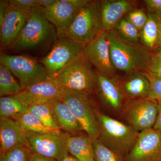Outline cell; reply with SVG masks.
<instances>
[{"instance_id": "obj_1", "label": "cell", "mask_w": 161, "mask_h": 161, "mask_svg": "<svg viewBox=\"0 0 161 161\" xmlns=\"http://www.w3.org/2000/svg\"><path fill=\"white\" fill-rule=\"evenodd\" d=\"M108 32L112 63L116 69L129 75L133 72H147L152 53L142 45L124 39L115 29Z\"/></svg>"}, {"instance_id": "obj_2", "label": "cell", "mask_w": 161, "mask_h": 161, "mask_svg": "<svg viewBox=\"0 0 161 161\" xmlns=\"http://www.w3.org/2000/svg\"><path fill=\"white\" fill-rule=\"evenodd\" d=\"M98 73L92 68L84 52L53 76L62 90L94 94Z\"/></svg>"}, {"instance_id": "obj_3", "label": "cell", "mask_w": 161, "mask_h": 161, "mask_svg": "<svg viewBox=\"0 0 161 161\" xmlns=\"http://www.w3.org/2000/svg\"><path fill=\"white\" fill-rule=\"evenodd\" d=\"M97 115L100 129L98 139L125 158L135 144L139 133L129 125L98 111Z\"/></svg>"}, {"instance_id": "obj_4", "label": "cell", "mask_w": 161, "mask_h": 161, "mask_svg": "<svg viewBox=\"0 0 161 161\" xmlns=\"http://www.w3.org/2000/svg\"><path fill=\"white\" fill-rule=\"evenodd\" d=\"M103 31L100 1H90L78 12L64 36L85 47Z\"/></svg>"}, {"instance_id": "obj_5", "label": "cell", "mask_w": 161, "mask_h": 161, "mask_svg": "<svg viewBox=\"0 0 161 161\" xmlns=\"http://www.w3.org/2000/svg\"><path fill=\"white\" fill-rule=\"evenodd\" d=\"M87 92L61 89L60 99L71 110L83 128L84 132L93 140L98 139L100 129L97 112L94 108L92 95Z\"/></svg>"}, {"instance_id": "obj_6", "label": "cell", "mask_w": 161, "mask_h": 161, "mask_svg": "<svg viewBox=\"0 0 161 161\" xmlns=\"http://www.w3.org/2000/svg\"><path fill=\"white\" fill-rule=\"evenodd\" d=\"M44 8L39 7L31 12L30 16L14 47L31 49L44 45L58 38L53 25L44 15Z\"/></svg>"}, {"instance_id": "obj_7", "label": "cell", "mask_w": 161, "mask_h": 161, "mask_svg": "<svg viewBox=\"0 0 161 161\" xmlns=\"http://www.w3.org/2000/svg\"><path fill=\"white\" fill-rule=\"evenodd\" d=\"M0 62L19 79L23 90L53 77L42 64L28 56L1 54Z\"/></svg>"}, {"instance_id": "obj_8", "label": "cell", "mask_w": 161, "mask_h": 161, "mask_svg": "<svg viewBox=\"0 0 161 161\" xmlns=\"http://www.w3.org/2000/svg\"><path fill=\"white\" fill-rule=\"evenodd\" d=\"M25 134L33 152L57 161H61L69 154L68 142L70 135L62 130Z\"/></svg>"}, {"instance_id": "obj_9", "label": "cell", "mask_w": 161, "mask_h": 161, "mask_svg": "<svg viewBox=\"0 0 161 161\" xmlns=\"http://www.w3.org/2000/svg\"><path fill=\"white\" fill-rule=\"evenodd\" d=\"M123 111L129 125L140 133L153 128L158 112V102L148 98L129 101Z\"/></svg>"}, {"instance_id": "obj_10", "label": "cell", "mask_w": 161, "mask_h": 161, "mask_svg": "<svg viewBox=\"0 0 161 161\" xmlns=\"http://www.w3.org/2000/svg\"><path fill=\"white\" fill-rule=\"evenodd\" d=\"M84 47L66 36L55 41L51 50L41 63L52 76L84 52Z\"/></svg>"}, {"instance_id": "obj_11", "label": "cell", "mask_w": 161, "mask_h": 161, "mask_svg": "<svg viewBox=\"0 0 161 161\" xmlns=\"http://www.w3.org/2000/svg\"><path fill=\"white\" fill-rule=\"evenodd\" d=\"M84 53L98 74L108 77L117 76L112 63L111 49L107 31H103L84 48Z\"/></svg>"}, {"instance_id": "obj_12", "label": "cell", "mask_w": 161, "mask_h": 161, "mask_svg": "<svg viewBox=\"0 0 161 161\" xmlns=\"http://www.w3.org/2000/svg\"><path fill=\"white\" fill-rule=\"evenodd\" d=\"M125 161H161V133L153 128L139 133Z\"/></svg>"}, {"instance_id": "obj_13", "label": "cell", "mask_w": 161, "mask_h": 161, "mask_svg": "<svg viewBox=\"0 0 161 161\" xmlns=\"http://www.w3.org/2000/svg\"><path fill=\"white\" fill-rule=\"evenodd\" d=\"M30 15L31 12L24 11L9 3L3 23L0 25L3 48L14 47Z\"/></svg>"}, {"instance_id": "obj_14", "label": "cell", "mask_w": 161, "mask_h": 161, "mask_svg": "<svg viewBox=\"0 0 161 161\" xmlns=\"http://www.w3.org/2000/svg\"><path fill=\"white\" fill-rule=\"evenodd\" d=\"M98 73V72H97ZM95 94L104 105L112 112L123 110L128 100L117 78L108 77L98 73Z\"/></svg>"}, {"instance_id": "obj_15", "label": "cell", "mask_w": 161, "mask_h": 161, "mask_svg": "<svg viewBox=\"0 0 161 161\" xmlns=\"http://www.w3.org/2000/svg\"><path fill=\"white\" fill-rule=\"evenodd\" d=\"M82 7L73 5L67 0H57L52 6L44 8L43 11L45 17L55 26L58 37H60L64 36Z\"/></svg>"}, {"instance_id": "obj_16", "label": "cell", "mask_w": 161, "mask_h": 161, "mask_svg": "<svg viewBox=\"0 0 161 161\" xmlns=\"http://www.w3.org/2000/svg\"><path fill=\"white\" fill-rule=\"evenodd\" d=\"M27 107L32 104L47 102L55 99H60L61 89L53 77L28 87L14 95Z\"/></svg>"}, {"instance_id": "obj_17", "label": "cell", "mask_w": 161, "mask_h": 161, "mask_svg": "<svg viewBox=\"0 0 161 161\" xmlns=\"http://www.w3.org/2000/svg\"><path fill=\"white\" fill-rule=\"evenodd\" d=\"M134 1L106 0L100 1L101 14L103 31L115 29L117 24L135 6Z\"/></svg>"}, {"instance_id": "obj_18", "label": "cell", "mask_w": 161, "mask_h": 161, "mask_svg": "<svg viewBox=\"0 0 161 161\" xmlns=\"http://www.w3.org/2000/svg\"><path fill=\"white\" fill-rule=\"evenodd\" d=\"M18 146L30 148L26 134L21 129L19 123L9 118H0V150L6 152Z\"/></svg>"}, {"instance_id": "obj_19", "label": "cell", "mask_w": 161, "mask_h": 161, "mask_svg": "<svg viewBox=\"0 0 161 161\" xmlns=\"http://www.w3.org/2000/svg\"><path fill=\"white\" fill-rule=\"evenodd\" d=\"M120 80L122 89L128 100L132 101L148 98L150 80L146 72L137 71L126 75Z\"/></svg>"}, {"instance_id": "obj_20", "label": "cell", "mask_w": 161, "mask_h": 161, "mask_svg": "<svg viewBox=\"0 0 161 161\" xmlns=\"http://www.w3.org/2000/svg\"><path fill=\"white\" fill-rule=\"evenodd\" d=\"M47 103L53 112L60 130L70 136L83 133L84 131L80 123L63 100L55 99Z\"/></svg>"}, {"instance_id": "obj_21", "label": "cell", "mask_w": 161, "mask_h": 161, "mask_svg": "<svg viewBox=\"0 0 161 161\" xmlns=\"http://www.w3.org/2000/svg\"><path fill=\"white\" fill-rule=\"evenodd\" d=\"M68 150L69 153L79 161H95L93 140L86 133L70 136Z\"/></svg>"}, {"instance_id": "obj_22", "label": "cell", "mask_w": 161, "mask_h": 161, "mask_svg": "<svg viewBox=\"0 0 161 161\" xmlns=\"http://www.w3.org/2000/svg\"><path fill=\"white\" fill-rule=\"evenodd\" d=\"M11 119L18 121L21 129L25 133H47L59 131L49 129L36 115L28 112L15 115Z\"/></svg>"}, {"instance_id": "obj_23", "label": "cell", "mask_w": 161, "mask_h": 161, "mask_svg": "<svg viewBox=\"0 0 161 161\" xmlns=\"http://www.w3.org/2000/svg\"><path fill=\"white\" fill-rule=\"evenodd\" d=\"M147 23L141 31L140 40L147 49H153L158 46L159 17L150 14Z\"/></svg>"}, {"instance_id": "obj_24", "label": "cell", "mask_w": 161, "mask_h": 161, "mask_svg": "<svg viewBox=\"0 0 161 161\" xmlns=\"http://www.w3.org/2000/svg\"><path fill=\"white\" fill-rule=\"evenodd\" d=\"M28 112L36 115L49 129L54 130H60L53 112L47 102L32 104L28 107Z\"/></svg>"}, {"instance_id": "obj_25", "label": "cell", "mask_w": 161, "mask_h": 161, "mask_svg": "<svg viewBox=\"0 0 161 161\" xmlns=\"http://www.w3.org/2000/svg\"><path fill=\"white\" fill-rule=\"evenodd\" d=\"M28 107L14 95L0 98V118H12L28 112Z\"/></svg>"}, {"instance_id": "obj_26", "label": "cell", "mask_w": 161, "mask_h": 161, "mask_svg": "<svg viewBox=\"0 0 161 161\" xmlns=\"http://www.w3.org/2000/svg\"><path fill=\"white\" fill-rule=\"evenodd\" d=\"M23 90L6 67L0 64V96H13Z\"/></svg>"}, {"instance_id": "obj_27", "label": "cell", "mask_w": 161, "mask_h": 161, "mask_svg": "<svg viewBox=\"0 0 161 161\" xmlns=\"http://www.w3.org/2000/svg\"><path fill=\"white\" fill-rule=\"evenodd\" d=\"M115 29L125 40L137 44L140 40L141 31L125 18L121 20Z\"/></svg>"}, {"instance_id": "obj_28", "label": "cell", "mask_w": 161, "mask_h": 161, "mask_svg": "<svg viewBox=\"0 0 161 161\" xmlns=\"http://www.w3.org/2000/svg\"><path fill=\"white\" fill-rule=\"evenodd\" d=\"M95 161H125L122 156L104 146L98 139L93 140Z\"/></svg>"}, {"instance_id": "obj_29", "label": "cell", "mask_w": 161, "mask_h": 161, "mask_svg": "<svg viewBox=\"0 0 161 161\" xmlns=\"http://www.w3.org/2000/svg\"><path fill=\"white\" fill-rule=\"evenodd\" d=\"M33 152L28 147L18 146L1 152L0 161H29Z\"/></svg>"}, {"instance_id": "obj_30", "label": "cell", "mask_w": 161, "mask_h": 161, "mask_svg": "<svg viewBox=\"0 0 161 161\" xmlns=\"http://www.w3.org/2000/svg\"><path fill=\"white\" fill-rule=\"evenodd\" d=\"M125 19L141 31L148 21V14L142 9L132 10L125 16Z\"/></svg>"}, {"instance_id": "obj_31", "label": "cell", "mask_w": 161, "mask_h": 161, "mask_svg": "<svg viewBox=\"0 0 161 161\" xmlns=\"http://www.w3.org/2000/svg\"><path fill=\"white\" fill-rule=\"evenodd\" d=\"M146 73L150 76L161 78V51L152 53L151 61Z\"/></svg>"}, {"instance_id": "obj_32", "label": "cell", "mask_w": 161, "mask_h": 161, "mask_svg": "<svg viewBox=\"0 0 161 161\" xmlns=\"http://www.w3.org/2000/svg\"><path fill=\"white\" fill-rule=\"evenodd\" d=\"M148 75L150 80V88L148 98L158 102L161 101V78Z\"/></svg>"}, {"instance_id": "obj_33", "label": "cell", "mask_w": 161, "mask_h": 161, "mask_svg": "<svg viewBox=\"0 0 161 161\" xmlns=\"http://www.w3.org/2000/svg\"><path fill=\"white\" fill-rule=\"evenodd\" d=\"M9 2L19 9L28 12L40 7L38 5L37 0H10Z\"/></svg>"}, {"instance_id": "obj_34", "label": "cell", "mask_w": 161, "mask_h": 161, "mask_svg": "<svg viewBox=\"0 0 161 161\" xmlns=\"http://www.w3.org/2000/svg\"><path fill=\"white\" fill-rule=\"evenodd\" d=\"M144 2L152 14L161 18V0H146Z\"/></svg>"}, {"instance_id": "obj_35", "label": "cell", "mask_w": 161, "mask_h": 161, "mask_svg": "<svg viewBox=\"0 0 161 161\" xmlns=\"http://www.w3.org/2000/svg\"><path fill=\"white\" fill-rule=\"evenodd\" d=\"M9 4V1H0V25L3 23Z\"/></svg>"}, {"instance_id": "obj_36", "label": "cell", "mask_w": 161, "mask_h": 161, "mask_svg": "<svg viewBox=\"0 0 161 161\" xmlns=\"http://www.w3.org/2000/svg\"><path fill=\"white\" fill-rule=\"evenodd\" d=\"M153 128L161 133V101L158 102V112Z\"/></svg>"}, {"instance_id": "obj_37", "label": "cell", "mask_w": 161, "mask_h": 161, "mask_svg": "<svg viewBox=\"0 0 161 161\" xmlns=\"http://www.w3.org/2000/svg\"><path fill=\"white\" fill-rule=\"evenodd\" d=\"M29 161H57L33 152Z\"/></svg>"}, {"instance_id": "obj_38", "label": "cell", "mask_w": 161, "mask_h": 161, "mask_svg": "<svg viewBox=\"0 0 161 161\" xmlns=\"http://www.w3.org/2000/svg\"><path fill=\"white\" fill-rule=\"evenodd\" d=\"M57 0H37L38 5L40 7L45 8L54 4Z\"/></svg>"}, {"instance_id": "obj_39", "label": "cell", "mask_w": 161, "mask_h": 161, "mask_svg": "<svg viewBox=\"0 0 161 161\" xmlns=\"http://www.w3.org/2000/svg\"><path fill=\"white\" fill-rule=\"evenodd\" d=\"M158 46L159 47L161 51V18H159L158 21Z\"/></svg>"}, {"instance_id": "obj_40", "label": "cell", "mask_w": 161, "mask_h": 161, "mask_svg": "<svg viewBox=\"0 0 161 161\" xmlns=\"http://www.w3.org/2000/svg\"><path fill=\"white\" fill-rule=\"evenodd\" d=\"M61 161H79L75 157L69 153L66 157L64 158Z\"/></svg>"}]
</instances>
